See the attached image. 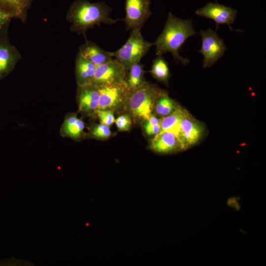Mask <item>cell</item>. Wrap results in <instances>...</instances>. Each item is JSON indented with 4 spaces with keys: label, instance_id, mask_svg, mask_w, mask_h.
<instances>
[{
    "label": "cell",
    "instance_id": "cell-1",
    "mask_svg": "<svg viewBox=\"0 0 266 266\" xmlns=\"http://www.w3.org/2000/svg\"><path fill=\"white\" fill-rule=\"evenodd\" d=\"M196 34L191 20L181 19L169 12L162 33L153 43L156 55L169 52L176 62L188 64L190 61L181 56L179 51L186 40Z\"/></svg>",
    "mask_w": 266,
    "mask_h": 266
},
{
    "label": "cell",
    "instance_id": "cell-2",
    "mask_svg": "<svg viewBox=\"0 0 266 266\" xmlns=\"http://www.w3.org/2000/svg\"><path fill=\"white\" fill-rule=\"evenodd\" d=\"M112 8L104 2L91 3L86 0H78L71 5L68 18L72 23V29L85 33L89 28L101 23L112 25L123 19H113L109 16Z\"/></svg>",
    "mask_w": 266,
    "mask_h": 266
},
{
    "label": "cell",
    "instance_id": "cell-3",
    "mask_svg": "<svg viewBox=\"0 0 266 266\" xmlns=\"http://www.w3.org/2000/svg\"><path fill=\"white\" fill-rule=\"evenodd\" d=\"M165 91L155 84L146 81L139 88L130 91L125 113L134 122H143L153 114L158 99Z\"/></svg>",
    "mask_w": 266,
    "mask_h": 266
},
{
    "label": "cell",
    "instance_id": "cell-4",
    "mask_svg": "<svg viewBox=\"0 0 266 266\" xmlns=\"http://www.w3.org/2000/svg\"><path fill=\"white\" fill-rule=\"evenodd\" d=\"M153 45L145 40L140 30H132L125 44L118 50L112 52L113 57L127 68L140 62Z\"/></svg>",
    "mask_w": 266,
    "mask_h": 266
},
{
    "label": "cell",
    "instance_id": "cell-5",
    "mask_svg": "<svg viewBox=\"0 0 266 266\" xmlns=\"http://www.w3.org/2000/svg\"><path fill=\"white\" fill-rule=\"evenodd\" d=\"M98 87L100 92L98 110H110L114 113H125L130 92L125 82Z\"/></svg>",
    "mask_w": 266,
    "mask_h": 266
},
{
    "label": "cell",
    "instance_id": "cell-6",
    "mask_svg": "<svg viewBox=\"0 0 266 266\" xmlns=\"http://www.w3.org/2000/svg\"><path fill=\"white\" fill-rule=\"evenodd\" d=\"M201 47L199 52L203 56V66L209 67L224 54L227 48L224 40L211 29L200 30Z\"/></svg>",
    "mask_w": 266,
    "mask_h": 266
},
{
    "label": "cell",
    "instance_id": "cell-7",
    "mask_svg": "<svg viewBox=\"0 0 266 266\" xmlns=\"http://www.w3.org/2000/svg\"><path fill=\"white\" fill-rule=\"evenodd\" d=\"M127 68L116 59L97 66L91 84L100 86L125 82Z\"/></svg>",
    "mask_w": 266,
    "mask_h": 266
},
{
    "label": "cell",
    "instance_id": "cell-8",
    "mask_svg": "<svg viewBox=\"0 0 266 266\" xmlns=\"http://www.w3.org/2000/svg\"><path fill=\"white\" fill-rule=\"evenodd\" d=\"M150 0H125L124 21L128 30H141L151 15Z\"/></svg>",
    "mask_w": 266,
    "mask_h": 266
},
{
    "label": "cell",
    "instance_id": "cell-9",
    "mask_svg": "<svg viewBox=\"0 0 266 266\" xmlns=\"http://www.w3.org/2000/svg\"><path fill=\"white\" fill-rule=\"evenodd\" d=\"M204 133L201 123L186 110L179 125L176 135L185 150L200 140Z\"/></svg>",
    "mask_w": 266,
    "mask_h": 266
},
{
    "label": "cell",
    "instance_id": "cell-10",
    "mask_svg": "<svg viewBox=\"0 0 266 266\" xmlns=\"http://www.w3.org/2000/svg\"><path fill=\"white\" fill-rule=\"evenodd\" d=\"M237 11L230 6L211 2L196 11L197 15L214 20L216 24V30L220 24H227L230 30L236 17Z\"/></svg>",
    "mask_w": 266,
    "mask_h": 266
},
{
    "label": "cell",
    "instance_id": "cell-11",
    "mask_svg": "<svg viewBox=\"0 0 266 266\" xmlns=\"http://www.w3.org/2000/svg\"><path fill=\"white\" fill-rule=\"evenodd\" d=\"M149 147L152 151L161 154L175 153L183 150L177 136L169 131L160 132L155 135Z\"/></svg>",
    "mask_w": 266,
    "mask_h": 266
},
{
    "label": "cell",
    "instance_id": "cell-12",
    "mask_svg": "<svg viewBox=\"0 0 266 266\" xmlns=\"http://www.w3.org/2000/svg\"><path fill=\"white\" fill-rule=\"evenodd\" d=\"M79 87V111L88 115H97L100 97L98 87L93 84Z\"/></svg>",
    "mask_w": 266,
    "mask_h": 266
},
{
    "label": "cell",
    "instance_id": "cell-13",
    "mask_svg": "<svg viewBox=\"0 0 266 266\" xmlns=\"http://www.w3.org/2000/svg\"><path fill=\"white\" fill-rule=\"evenodd\" d=\"M79 53L96 66L109 62L112 59V52L105 51L91 41L79 48Z\"/></svg>",
    "mask_w": 266,
    "mask_h": 266
},
{
    "label": "cell",
    "instance_id": "cell-14",
    "mask_svg": "<svg viewBox=\"0 0 266 266\" xmlns=\"http://www.w3.org/2000/svg\"><path fill=\"white\" fill-rule=\"evenodd\" d=\"M96 66L78 53L76 59L75 72L79 86L91 84Z\"/></svg>",
    "mask_w": 266,
    "mask_h": 266
},
{
    "label": "cell",
    "instance_id": "cell-15",
    "mask_svg": "<svg viewBox=\"0 0 266 266\" xmlns=\"http://www.w3.org/2000/svg\"><path fill=\"white\" fill-rule=\"evenodd\" d=\"M144 73L143 66L140 62L127 68L125 82L130 91L139 88L146 82Z\"/></svg>",
    "mask_w": 266,
    "mask_h": 266
},
{
    "label": "cell",
    "instance_id": "cell-16",
    "mask_svg": "<svg viewBox=\"0 0 266 266\" xmlns=\"http://www.w3.org/2000/svg\"><path fill=\"white\" fill-rule=\"evenodd\" d=\"M186 110L180 105L169 115L160 118V132L165 131L171 132L176 135L178 131L180 121Z\"/></svg>",
    "mask_w": 266,
    "mask_h": 266
},
{
    "label": "cell",
    "instance_id": "cell-17",
    "mask_svg": "<svg viewBox=\"0 0 266 266\" xmlns=\"http://www.w3.org/2000/svg\"><path fill=\"white\" fill-rule=\"evenodd\" d=\"M149 72L158 81L167 85L170 73L167 63L162 56H157L153 61Z\"/></svg>",
    "mask_w": 266,
    "mask_h": 266
},
{
    "label": "cell",
    "instance_id": "cell-18",
    "mask_svg": "<svg viewBox=\"0 0 266 266\" xmlns=\"http://www.w3.org/2000/svg\"><path fill=\"white\" fill-rule=\"evenodd\" d=\"M177 106V102L171 99L165 91L158 99L153 114L163 117L171 113Z\"/></svg>",
    "mask_w": 266,
    "mask_h": 266
},
{
    "label": "cell",
    "instance_id": "cell-19",
    "mask_svg": "<svg viewBox=\"0 0 266 266\" xmlns=\"http://www.w3.org/2000/svg\"><path fill=\"white\" fill-rule=\"evenodd\" d=\"M84 128L83 121L75 116L66 118L64 124L65 133L73 138L79 137L83 133Z\"/></svg>",
    "mask_w": 266,
    "mask_h": 266
},
{
    "label": "cell",
    "instance_id": "cell-20",
    "mask_svg": "<svg viewBox=\"0 0 266 266\" xmlns=\"http://www.w3.org/2000/svg\"><path fill=\"white\" fill-rule=\"evenodd\" d=\"M143 127L145 133L149 136L156 135L160 132V118L152 114L143 122Z\"/></svg>",
    "mask_w": 266,
    "mask_h": 266
},
{
    "label": "cell",
    "instance_id": "cell-21",
    "mask_svg": "<svg viewBox=\"0 0 266 266\" xmlns=\"http://www.w3.org/2000/svg\"><path fill=\"white\" fill-rule=\"evenodd\" d=\"M13 61L14 56L10 48L0 46V73L6 70Z\"/></svg>",
    "mask_w": 266,
    "mask_h": 266
},
{
    "label": "cell",
    "instance_id": "cell-22",
    "mask_svg": "<svg viewBox=\"0 0 266 266\" xmlns=\"http://www.w3.org/2000/svg\"><path fill=\"white\" fill-rule=\"evenodd\" d=\"M91 133L97 139L106 140L110 137L112 133L109 127L100 123L93 128Z\"/></svg>",
    "mask_w": 266,
    "mask_h": 266
},
{
    "label": "cell",
    "instance_id": "cell-23",
    "mask_svg": "<svg viewBox=\"0 0 266 266\" xmlns=\"http://www.w3.org/2000/svg\"><path fill=\"white\" fill-rule=\"evenodd\" d=\"M115 123L119 131H129L132 126V120L129 114L124 113L115 119Z\"/></svg>",
    "mask_w": 266,
    "mask_h": 266
},
{
    "label": "cell",
    "instance_id": "cell-24",
    "mask_svg": "<svg viewBox=\"0 0 266 266\" xmlns=\"http://www.w3.org/2000/svg\"><path fill=\"white\" fill-rule=\"evenodd\" d=\"M0 2L11 7L16 14H22L27 6L29 0H0Z\"/></svg>",
    "mask_w": 266,
    "mask_h": 266
},
{
    "label": "cell",
    "instance_id": "cell-25",
    "mask_svg": "<svg viewBox=\"0 0 266 266\" xmlns=\"http://www.w3.org/2000/svg\"><path fill=\"white\" fill-rule=\"evenodd\" d=\"M114 113L110 110H97V115L99 117L100 123L108 127L115 123Z\"/></svg>",
    "mask_w": 266,
    "mask_h": 266
},
{
    "label": "cell",
    "instance_id": "cell-26",
    "mask_svg": "<svg viewBox=\"0 0 266 266\" xmlns=\"http://www.w3.org/2000/svg\"><path fill=\"white\" fill-rule=\"evenodd\" d=\"M11 16L10 13L7 12L0 8V28L2 26Z\"/></svg>",
    "mask_w": 266,
    "mask_h": 266
}]
</instances>
